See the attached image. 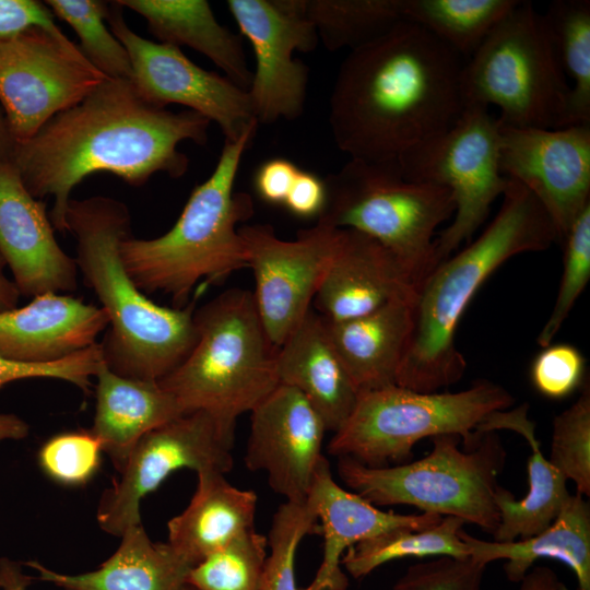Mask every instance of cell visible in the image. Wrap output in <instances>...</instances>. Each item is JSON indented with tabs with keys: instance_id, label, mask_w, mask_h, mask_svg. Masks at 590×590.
I'll list each match as a JSON object with an SVG mask.
<instances>
[{
	"instance_id": "6da1fadb",
	"label": "cell",
	"mask_w": 590,
	"mask_h": 590,
	"mask_svg": "<svg viewBox=\"0 0 590 590\" xmlns=\"http://www.w3.org/2000/svg\"><path fill=\"white\" fill-rule=\"evenodd\" d=\"M210 123L196 111L145 102L131 80L108 78L31 139L13 142L9 160L34 198H54L49 217L64 233L71 192L86 177L108 173L133 187L156 173L180 178L189 158L179 143L206 144Z\"/></svg>"
},
{
	"instance_id": "7a4b0ae2",
	"label": "cell",
	"mask_w": 590,
	"mask_h": 590,
	"mask_svg": "<svg viewBox=\"0 0 590 590\" xmlns=\"http://www.w3.org/2000/svg\"><path fill=\"white\" fill-rule=\"evenodd\" d=\"M459 56L401 21L349 52L329 99L337 146L350 158L397 161L450 129L464 110Z\"/></svg>"
},
{
	"instance_id": "3957f363",
	"label": "cell",
	"mask_w": 590,
	"mask_h": 590,
	"mask_svg": "<svg viewBox=\"0 0 590 590\" xmlns=\"http://www.w3.org/2000/svg\"><path fill=\"white\" fill-rule=\"evenodd\" d=\"M67 232L76 239L75 263L108 316L101 342L113 373L157 381L174 370L197 341L194 302L169 308L151 300L127 273L121 241L131 236V215L121 201L104 196L71 199Z\"/></svg>"
},
{
	"instance_id": "277c9868",
	"label": "cell",
	"mask_w": 590,
	"mask_h": 590,
	"mask_svg": "<svg viewBox=\"0 0 590 590\" xmlns=\"http://www.w3.org/2000/svg\"><path fill=\"white\" fill-rule=\"evenodd\" d=\"M502 197L500 209L485 231L441 261L422 284L396 385L436 392L460 380L467 362L456 346V332L474 295L511 257L543 251L558 241L550 215L523 185L509 179Z\"/></svg>"
},
{
	"instance_id": "5b68a950",
	"label": "cell",
	"mask_w": 590,
	"mask_h": 590,
	"mask_svg": "<svg viewBox=\"0 0 590 590\" xmlns=\"http://www.w3.org/2000/svg\"><path fill=\"white\" fill-rule=\"evenodd\" d=\"M256 130L225 141L212 174L191 191L179 217L163 235L129 236L120 244L125 269L145 295L163 293L174 308L188 305L201 280L224 281L247 268V253L237 225L252 216L251 197L235 191L241 157Z\"/></svg>"
},
{
	"instance_id": "8992f818",
	"label": "cell",
	"mask_w": 590,
	"mask_h": 590,
	"mask_svg": "<svg viewBox=\"0 0 590 590\" xmlns=\"http://www.w3.org/2000/svg\"><path fill=\"white\" fill-rule=\"evenodd\" d=\"M197 341L174 370L157 380L184 414L201 411L235 441L238 417L279 385L278 347L259 317L252 292L229 288L198 309Z\"/></svg>"
},
{
	"instance_id": "52a82bcc",
	"label": "cell",
	"mask_w": 590,
	"mask_h": 590,
	"mask_svg": "<svg viewBox=\"0 0 590 590\" xmlns=\"http://www.w3.org/2000/svg\"><path fill=\"white\" fill-rule=\"evenodd\" d=\"M324 184L327 199L318 220L379 243L421 288L438 266L436 229L455 213L450 191L404 178L397 161L350 158Z\"/></svg>"
},
{
	"instance_id": "ba28073f",
	"label": "cell",
	"mask_w": 590,
	"mask_h": 590,
	"mask_svg": "<svg viewBox=\"0 0 590 590\" xmlns=\"http://www.w3.org/2000/svg\"><path fill=\"white\" fill-rule=\"evenodd\" d=\"M424 458L385 468H370L339 457L343 483L376 507L410 505L423 512L452 516L494 533L499 523L495 497L507 451L497 432L481 433L472 449H460L461 437L432 438Z\"/></svg>"
},
{
	"instance_id": "9c48e42d",
	"label": "cell",
	"mask_w": 590,
	"mask_h": 590,
	"mask_svg": "<svg viewBox=\"0 0 590 590\" xmlns=\"http://www.w3.org/2000/svg\"><path fill=\"white\" fill-rule=\"evenodd\" d=\"M514 403L508 390L486 379L458 392H418L398 385L363 391L327 450L385 468L405 463L415 444L427 437L458 435L463 449H471L479 439L476 428Z\"/></svg>"
},
{
	"instance_id": "30bf717a",
	"label": "cell",
	"mask_w": 590,
	"mask_h": 590,
	"mask_svg": "<svg viewBox=\"0 0 590 590\" xmlns=\"http://www.w3.org/2000/svg\"><path fill=\"white\" fill-rule=\"evenodd\" d=\"M464 105L499 108L502 125L566 127L569 83L557 61L543 17L519 1L462 66Z\"/></svg>"
},
{
	"instance_id": "8fae6325",
	"label": "cell",
	"mask_w": 590,
	"mask_h": 590,
	"mask_svg": "<svg viewBox=\"0 0 590 590\" xmlns=\"http://www.w3.org/2000/svg\"><path fill=\"white\" fill-rule=\"evenodd\" d=\"M397 163L404 178L451 193L453 221L435 238L438 264L485 222L509 182L500 170L498 119L480 105H465L450 129L408 150Z\"/></svg>"
},
{
	"instance_id": "7c38bea8",
	"label": "cell",
	"mask_w": 590,
	"mask_h": 590,
	"mask_svg": "<svg viewBox=\"0 0 590 590\" xmlns=\"http://www.w3.org/2000/svg\"><path fill=\"white\" fill-rule=\"evenodd\" d=\"M106 79L59 27L33 26L1 40L0 107L13 142L31 139Z\"/></svg>"
},
{
	"instance_id": "4fadbf2b",
	"label": "cell",
	"mask_w": 590,
	"mask_h": 590,
	"mask_svg": "<svg viewBox=\"0 0 590 590\" xmlns=\"http://www.w3.org/2000/svg\"><path fill=\"white\" fill-rule=\"evenodd\" d=\"M122 9L109 2L106 22L127 49L138 94L148 103L166 108L179 104L221 128L225 141L234 142L257 130L248 91L225 75L206 71L192 62L179 47L145 39L126 23Z\"/></svg>"
},
{
	"instance_id": "5bb4252c",
	"label": "cell",
	"mask_w": 590,
	"mask_h": 590,
	"mask_svg": "<svg viewBox=\"0 0 590 590\" xmlns=\"http://www.w3.org/2000/svg\"><path fill=\"white\" fill-rule=\"evenodd\" d=\"M234 440L206 413L182 414L146 433L135 444L119 480L101 497L96 518L115 536L142 523L140 502L175 471L214 469L227 473L234 465Z\"/></svg>"
},
{
	"instance_id": "9a60e30c",
	"label": "cell",
	"mask_w": 590,
	"mask_h": 590,
	"mask_svg": "<svg viewBox=\"0 0 590 590\" xmlns=\"http://www.w3.org/2000/svg\"><path fill=\"white\" fill-rule=\"evenodd\" d=\"M252 292L264 330L279 347L303 320L337 249L341 228L322 221L298 232L296 239L278 237L269 224L239 227Z\"/></svg>"
},
{
	"instance_id": "2e32d148",
	"label": "cell",
	"mask_w": 590,
	"mask_h": 590,
	"mask_svg": "<svg viewBox=\"0 0 590 590\" xmlns=\"http://www.w3.org/2000/svg\"><path fill=\"white\" fill-rule=\"evenodd\" d=\"M240 34L252 46L256 70L248 93L258 123L295 120L305 108L308 68L294 58L310 52L319 37L305 0H228Z\"/></svg>"
},
{
	"instance_id": "e0dca14e",
	"label": "cell",
	"mask_w": 590,
	"mask_h": 590,
	"mask_svg": "<svg viewBox=\"0 0 590 590\" xmlns=\"http://www.w3.org/2000/svg\"><path fill=\"white\" fill-rule=\"evenodd\" d=\"M499 164L504 176L540 201L562 244L590 204V125L542 129L499 122Z\"/></svg>"
},
{
	"instance_id": "ac0fdd59",
	"label": "cell",
	"mask_w": 590,
	"mask_h": 590,
	"mask_svg": "<svg viewBox=\"0 0 590 590\" xmlns=\"http://www.w3.org/2000/svg\"><path fill=\"white\" fill-rule=\"evenodd\" d=\"M245 463L286 502L306 500L327 428L296 389L279 385L251 412Z\"/></svg>"
},
{
	"instance_id": "d6986e66",
	"label": "cell",
	"mask_w": 590,
	"mask_h": 590,
	"mask_svg": "<svg viewBox=\"0 0 590 590\" xmlns=\"http://www.w3.org/2000/svg\"><path fill=\"white\" fill-rule=\"evenodd\" d=\"M46 203L34 198L9 158H0V253L21 296L72 293L78 267L58 244Z\"/></svg>"
},
{
	"instance_id": "ffe728a7",
	"label": "cell",
	"mask_w": 590,
	"mask_h": 590,
	"mask_svg": "<svg viewBox=\"0 0 590 590\" xmlns=\"http://www.w3.org/2000/svg\"><path fill=\"white\" fill-rule=\"evenodd\" d=\"M418 291L420 286L379 243L341 228L314 303L324 318L339 321L369 314L397 299L416 298Z\"/></svg>"
},
{
	"instance_id": "44dd1931",
	"label": "cell",
	"mask_w": 590,
	"mask_h": 590,
	"mask_svg": "<svg viewBox=\"0 0 590 590\" xmlns=\"http://www.w3.org/2000/svg\"><path fill=\"white\" fill-rule=\"evenodd\" d=\"M306 500L321 522L323 554L315 578L300 590H346L349 579L341 568V559L350 547L389 530H422L442 519L433 512L402 515L379 509L358 494L341 487L324 456L317 465Z\"/></svg>"
},
{
	"instance_id": "7402d4cb",
	"label": "cell",
	"mask_w": 590,
	"mask_h": 590,
	"mask_svg": "<svg viewBox=\"0 0 590 590\" xmlns=\"http://www.w3.org/2000/svg\"><path fill=\"white\" fill-rule=\"evenodd\" d=\"M108 323L102 307L67 294L38 295L21 308L0 312V356L54 362L95 344Z\"/></svg>"
},
{
	"instance_id": "603a6c76",
	"label": "cell",
	"mask_w": 590,
	"mask_h": 590,
	"mask_svg": "<svg viewBox=\"0 0 590 590\" xmlns=\"http://www.w3.org/2000/svg\"><path fill=\"white\" fill-rule=\"evenodd\" d=\"M275 368L280 385L299 391L337 432L353 411L358 390L330 339L327 320L312 307L278 347Z\"/></svg>"
},
{
	"instance_id": "cb8c5ba5",
	"label": "cell",
	"mask_w": 590,
	"mask_h": 590,
	"mask_svg": "<svg viewBox=\"0 0 590 590\" xmlns=\"http://www.w3.org/2000/svg\"><path fill=\"white\" fill-rule=\"evenodd\" d=\"M416 299H397L351 319L326 318L332 344L358 393L396 385L414 326Z\"/></svg>"
},
{
	"instance_id": "d4e9b609",
	"label": "cell",
	"mask_w": 590,
	"mask_h": 590,
	"mask_svg": "<svg viewBox=\"0 0 590 590\" xmlns=\"http://www.w3.org/2000/svg\"><path fill=\"white\" fill-rule=\"evenodd\" d=\"M116 552L95 570L69 575L37 560L25 566L62 590H179L194 566L168 543L153 542L142 523L128 528Z\"/></svg>"
},
{
	"instance_id": "484cf974",
	"label": "cell",
	"mask_w": 590,
	"mask_h": 590,
	"mask_svg": "<svg viewBox=\"0 0 590 590\" xmlns=\"http://www.w3.org/2000/svg\"><path fill=\"white\" fill-rule=\"evenodd\" d=\"M95 379L96 406L88 432L120 472L142 436L184 413L158 381L119 376L105 363Z\"/></svg>"
},
{
	"instance_id": "4316f807",
	"label": "cell",
	"mask_w": 590,
	"mask_h": 590,
	"mask_svg": "<svg viewBox=\"0 0 590 590\" xmlns=\"http://www.w3.org/2000/svg\"><path fill=\"white\" fill-rule=\"evenodd\" d=\"M459 536L475 562L487 566L506 559L503 569L509 581L520 582L538 559L553 558L571 568L579 590H590V505L579 493L570 494L554 521L530 538L485 541L462 529Z\"/></svg>"
},
{
	"instance_id": "83f0119b",
	"label": "cell",
	"mask_w": 590,
	"mask_h": 590,
	"mask_svg": "<svg viewBox=\"0 0 590 590\" xmlns=\"http://www.w3.org/2000/svg\"><path fill=\"white\" fill-rule=\"evenodd\" d=\"M499 429L519 433L531 448L528 459L529 491L524 498L515 499L512 493L500 485L496 492L499 523L493 533L494 541L511 542L530 538L546 529L570 493L567 489V479L541 451L534 423L528 418L527 404L511 411H497L476 428L479 433Z\"/></svg>"
},
{
	"instance_id": "f1b7e54d",
	"label": "cell",
	"mask_w": 590,
	"mask_h": 590,
	"mask_svg": "<svg viewBox=\"0 0 590 590\" xmlns=\"http://www.w3.org/2000/svg\"><path fill=\"white\" fill-rule=\"evenodd\" d=\"M197 475L190 503L167 523V543L193 565L253 529L258 500L253 491L232 485L217 470Z\"/></svg>"
},
{
	"instance_id": "f546056e",
	"label": "cell",
	"mask_w": 590,
	"mask_h": 590,
	"mask_svg": "<svg viewBox=\"0 0 590 590\" xmlns=\"http://www.w3.org/2000/svg\"><path fill=\"white\" fill-rule=\"evenodd\" d=\"M123 8L143 16L160 43L186 45L214 62L225 76L248 91V68L241 36L217 22L205 0H118Z\"/></svg>"
},
{
	"instance_id": "4dcf8cb0",
	"label": "cell",
	"mask_w": 590,
	"mask_h": 590,
	"mask_svg": "<svg viewBox=\"0 0 590 590\" xmlns=\"http://www.w3.org/2000/svg\"><path fill=\"white\" fill-rule=\"evenodd\" d=\"M518 0H403V17L469 58Z\"/></svg>"
},
{
	"instance_id": "1f68e13d",
	"label": "cell",
	"mask_w": 590,
	"mask_h": 590,
	"mask_svg": "<svg viewBox=\"0 0 590 590\" xmlns=\"http://www.w3.org/2000/svg\"><path fill=\"white\" fill-rule=\"evenodd\" d=\"M543 17L559 67L571 81L566 127L590 125V1H553Z\"/></svg>"
},
{
	"instance_id": "d6a6232c",
	"label": "cell",
	"mask_w": 590,
	"mask_h": 590,
	"mask_svg": "<svg viewBox=\"0 0 590 590\" xmlns=\"http://www.w3.org/2000/svg\"><path fill=\"white\" fill-rule=\"evenodd\" d=\"M464 520L446 516L430 528H398L363 540L342 556L341 566L361 579L380 565L405 557L450 556L468 558V545L459 536Z\"/></svg>"
},
{
	"instance_id": "836d02e7",
	"label": "cell",
	"mask_w": 590,
	"mask_h": 590,
	"mask_svg": "<svg viewBox=\"0 0 590 590\" xmlns=\"http://www.w3.org/2000/svg\"><path fill=\"white\" fill-rule=\"evenodd\" d=\"M305 10L329 51H351L404 20L403 0H305Z\"/></svg>"
},
{
	"instance_id": "e575fe53",
	"label": "cell",
	"mask_w": 590,
	"mask_h": 590,
	"mask_svg": "<svg viewBox=\"0 0 590 590\" xmlns=\"http://www.w3.org/2000/svg\"><path fill=\"white\" fill-rule=\"evenodd\" d=\"M54 16L67 22L76 33L79 48L86 59L109 79L131 80L127 49L106 26L109 2L98 0H47Z\"/></svg>"
},
{
	"instance_id": "d590c367",
	"label": "cell",
	"mask_w": 590,
	"mask_h": 590,
	"mask_svg": "<svg viewBox=\"0 0 590 590\" xmlns=\"http://www.w3.org/2000/svg\"><path fill=\"white\" fill-rule=\"evenodd\" d=\"M267 536L250 529L190 570L193 590H260L267 557Z\"/></svg>"
},
{
	"instance_id": "8d00e7d4",
	"label": "cell",
	"mask_w": 590,
	"mask_h": 590,
	"mask_svg": "<svg viewBox=\"0 0 590 590\" xmlns=\"http://www.w3.org/2000/svg\"><path fill=\"white\" fill-rule=\"evenodd\" d=\"M318 518L307 500L285 502L275 511L269 531L260 590H300L296 585L295 557L299 543L320 532Z\"/></svg>"
},
{
	"instance_id": "74e56055",
	"label": "cell",
	"mask_w": 590,
	"mask_h": 590,
	"mask_svg": "<svg viewBox=\"0 0 590 590\" xmlns=\"http://www.w3.org/2000/svg\"><path fill=\"white\" fill-rule=\"evenodd\" d=\"M548 461L576 485V493L590 496V387L583 385L577 401L553 420Z\"/></svg>"
},
{
	"instance_id": "f35d334b",
	"label": "cell",
	"mask_w": 590,
	"mask_h": 590,
	"mask_svg": "<svg viewBox=\"0 0 590 590\" xmlns=\"http://www.w3.org/2000/svg\"><path fill=\"white\" fill-rule=\"evenodd\" d=\"M564 270L552 312L538 335L545 347L560 330L590 279V204L579 214L563 243Z\"/></svg>"
},
{
	"instance_id": "ab89813d",
	"label": "cell",
	"mask_w": 590,
	"mask_h": 590,
	"mask_svg": "<svg viewBox=\"0 0 590 590\" xmlns=\"http://www.w3.org/2000/svg\"><path fill=\"white\" fill-rule=\"evenodd\" d=\"M102 452L99 441L90 432L63 433L43 445L38 461L55 481L80 485L97 471Z\"/></svg>"
},
{
	"instance_id": "60d3db41",
	"label": "cell",
	"mask_w": 590,
	"mask_h": 590,
	"mask_svg": "<svg viewBox=\"0 0 590 590\" xmlns=\"http://www.w3.org/2000/svg\"><path fill=\"white\" fill-rule=\"evenodd\" d=\"M103 363V351L99 342L48 363H25L0 356V390L7 385L22 379L52 378L68 381L84 393H88L92 378H95Z\"/></svg>"
},
{
	"instance_id": "b9f144b4",
	"label": "cell",
	"mask_w": 590,
	"mask_h": 590,
	"mask_svg": "<svg viewBox=\"0 0 590 590\" xmlns=\"http://www.w3.org/2000/svg\"><path fill=\"white\" fill-rule=\"evenodd\" d=\"M485 568L471 557L438 556L409 566L393 590H480Z\"/></svg>"
},
{
	"instance_id": "7bdbcfd3",
	"label": "cell",
	"mask_w": 590,
	"mask_h": 590,
	"mask_svg": "<svg viewBox=\"0 0 590 590\" xmlns=\"http://www.w3.org/2000/svg\"><path fill=\"white\" fill-rule=\"evenodd\" d=\"M586 361L569 344H550L535 356L531 379L536 390L551 399H562L574 392L583 379Z\"/></svg>"
},
{
	"instance_id": "ee69618b",
	"label": "cell",
	"mask_w": 590,
	"mask_h": 590,
	"mask_svg": "<svg viewBox=\"0 0 590 590\" xmlns=\"http://www.w3.org/2000/svg\"><path fill=\"white\" fill-rule=\"evenodd\" d=\"M33 26L58 27L52 12L45 2L0 0V42Z\"/></svg>"
},
{
	"instance_id": "f6af8a7d",
	"label": "cell",
	"mask_w": 590,
	"mask_h": 590,
	"mask_svg": "<svg viewBox=\"0 0 590 590\" xmlns=\"http://www.w3.org/2000/svg\"><path fill=\"white\" fill-rule=\"evenodd\" d=\"M299 169L286 158L275 157L263 162L253 177L257 194L269 204H284Z\"/></svg>"
},
{
	"instance_id": "bcb514c9",
	"label": "cell",
	"mask_w": 590,
	"mask_h": 590,
	"mask_svg": "<svg viewBox=\"0 0 590 590\" xmlns=\"http://www.w3.org/2000/svg\"><path fill=\"white\" fill-rule=\"evenodd\" d=\"M327 199L324 179L316 174L299 169L284 205L299 217L319 216Z\"/></svg>"
},
{
	"instance_id": "7dc6e473",
	"label": "cell",
	"mask_w": 590,
	"mask_h": 590,
	"mask_svg": "<svg viewBox=\"0 0 590 590\" xmlns=\"http://www.w3.org/2000/svg\"><path fill=\"white\" fill-rule=\"evenodd\" d=\"M519 590H569L547 566H534L520 581Z\"/></svg>"
},
{
	"instance_id": "c3c4849f",
	"label": "cell",
	"mask_w": 590,
	"mask_h": 590,
	"mask_svg": "<svg viewBox=\"0 0 590 590\" xmlns=\"http://www.w3.org/2000/svg\"><path fill=\"white\" fill-rule=\"evenodd\" d=\"M35 578L25 574L22 563L0 557V589L27 590Z\"/></svg>"
},
{
	"instance_id": "681fc988",
	"label": "cell",
	"mask_w": 590,
	"mask_h": 590,
	"mask_svg": "<svg viewBox=\"0 0 590 590\" xmlns=\"http://www.w3.org/2000/svg\"><path fill=\"white\" fill-rule=\"evenodd\" d=\"M28 433L30 425L23 418L12 413H0V442L23 439Z\"/></svg>"
},
{
	"instance_id": "f907efd6",
	"label": "cell",
	"mask_w": 590,
	"mask_h": 590,
	"mask_svg": "<svg viewBox=\"0 0 590 590\" xmlns=\"http://www.w3.org/2000/svg\"><path fill=\"white\" fill-rule=\"evenodd\" d=\"M7 262L0 253V312L17 307L20 292L13 280L4 274Z\"/></svg>"
},
{
	"instance_id": "816d5d0a",
	"label": "cell",
	"mask_w": 590,
	"mask_h": 590,
	"mask_svg": "<svg viewBox=\"0 0 590 590\" xmlns=\"http://www.w3.org/2000/svg\"><path fill=\"white\" fill-rule=\"evenodd\" d=\"M13 146L4 114L0 107V158H9Z\"/></svg>"
},
{
	"instance_id": "f5cc1de1",
	"label": "cell",
	"mask_w": 590,
	"mask_h": 590,
	"mask_svg": "<svg viewBox=\"0 0 590 590\" xmlns=\"http://www.w3.org/2000/svg\"><path fill=\"white\" fill-rule=\"evenodd\" d=\"M179 590H193L192 588H190L187 583L184 585Z\"/></svg>"
}]
</instances>
